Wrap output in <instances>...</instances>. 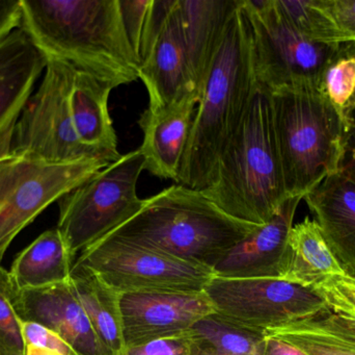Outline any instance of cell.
<instances>
[{"label": "cell", "instance_id": "e0dca14e", "mask_svg": "<svg viewBox=\"0 0 355 355\" xmlns=\"http://www.w3.org/2000/svg\"><path fill=\"white\" fill-rule=\"evenodd\" d=\"M198 99V94L192 92L164 110L141 114L139 124L144 140L139 149L145 170L178 183Z\"/></svg>", "mask_w": 355, "mask_h": 355}, {"label": "cell", "instance_id": "7a4b0ae2", "mask_svg": "<svg viewBox=\"0 0 355 355\" xmlns=\"http://www.w3.org/2000/svg\"><path fill=\"white\" fill-rule=\"evenodd\" d=\"M256 87L252 28L239 0L200 90L177 183L196 190L208 187Z\"/></svg>", "mask_w": 355, "mask_h": 355}, {"label": "cell", "instance_id": "f546056e", "mask_svg": "<svg viewBox=\"0 0 355 355\" xmlns=\"http://www.w3.org/2000/svg\"><path fill=\"white\" fill-rule=\"evenodd\" d=\"M315 289L324 298L331 312L355 320V279L335 275Z\"/></svg>", "mask_w": 355, "mask_h": 355}, {"label": "cell", "instance_id": "e575fe53", "mask_svg": "<svg viewBox=\"0 0 355 355\" xmlns=\"http://www.w3.org/2000/svg\"><path fill=\"white\" fill-rule=\"evenodd\" d=\"M341 171L355 181V135H350Z\"/></svg>", "mask_w": 355, "mask_h": 355}, {"label": "cell", "instance_id": "7402d4cb", "mask_svg": "<svg viewBox=\"0 0 355 355\" xmlns=\"http://www.w3.org/2000/svg\"><path fill=\"white\" fill-rule=\"evenodd\" d=\"M335 275H344L318 223L306 217L288 237L284 281L315 288Z\"/></svg>", "mask_w": 355, "mask_h": 355}, {"label": "cell", "instance_id": "8fae6325", "mask_svg": "<svg viewBox=\"0 0 355 355\" xmlns=\"http://www.w3.org/2000/svg\"><path fill=\"white\" fill-rule=\"evenodd\" d=\"M204 292L215 312L263 333L331 312L315 288L279 279L214 276Z\"/></svg>", "mask_w": 355, "mask_h": 355}, {"label": "cell", "instance_id": "8992f818", "mask_svg": "<svg viewBox=\"0 0 355 355\" xmlns=\"http://www.w3.org/2000/svg\"><path fill=\"white\" fill-rule=\"evenodd\" d=\"M252 28L257 85L268 93L318 90L340 45L314 41L285 18L275 0H242Z\"/></svg>", "mask_w": 355, "mask_h": 355}, {"label": "cell", "instance_id": "8d00e7d4", "mask_svg": "<svg viewBox=\"0 0 355 355\" xmlns=\"http://www.w3.org/2000/svg\"><path fill=\"white\" fill-rule=\"evenodd\" d=\"M346 45L348 46V48H349L350 51H352V53H354L355 56V43L346 44ZM352 135H355V114L354 117V129H352Z\"/></svg>", "mask_w": 355, "mask_h": 355}, {"label": "cell", "instance_id": "9a60e30c", "mask_svg": "<svg viewBox=\"0 0 355 355\" xmlns=\"http://www.w3.org/2000/svg\"><path fill=\"white\" fill-rule=\"evenodd\" d=\"M302 196L288 198L266 224L232 248L213 272L220 279H283L288 237Z\"/></svg>", "mask_w": 355, "mask_h": 355}, {"label": "cell", "instance_id": "44dd1931", "mask_svg": "<svg viewBox=\"0 0 355 355\" xmlns=\"http://www.w3.org/2000/svg\"><path fill=\"white\" fill-rule=\"evenodd\" d=\"M75 256L58 227L48 229L17 256L10 276L17 291H28L68 283Z\"/></svg>", "mask_w": 355, "mask_h": 355}, {"label": "cell", "instance_id": "d6986e66", "mask_svg": "<svg viewBox=\"0 0 355 355\" xmlns=\"http://www.w3.org/2000/svg\"><path fill=\"white\" fill-rule=\"evenodd\" d=\"M238 4L239 0H176L192 85L198 96Z\"/></svg>", "mask_w": 355, "mask_h": 355}, {"label": "cell", "instance_id": "5bb4252c", "mask_svg": "<svg viewBox=\"0 0 355 355\" xmlns=\"http://www.w3.org/2000/svg\"><path fill=\"white\" fill-rule=\"evenodd\" d=\"M175 4L176 0H166L149 53L139 68V79L149 95L150 112L164 110L196 92Z\"/></svg>", "mask_w": 355, "mask_h": 355}, {"label": "cell", "instance_id": "52a82bcc", "mask_svg": "<svg viewBox=\"0 0 355 355\" xmlns=\"http://www.w3.org/2000/svg\"><path fill=\"white\" fill-rule=\"evenodd\" d=\"M144 170L141 150H133L58 200L56 227L75 256L139 213L144 199L137 181Z\"/></svg>", "mask_w": 355, "mask_h": 355}, {"label": "cell", "instance_id": "1f68e13d", "mask_svg": "<svg viewBox=\"0 0 355 355\" xmlns=\"http://www.w3.org/2000/svg\"><path fill=\"white\" fill-rule=\"evenodd\" d=\"M121 355H191L186 333L179 337L156 340L143 345L125 348Z\"/></svg>", "mask_w": 355, "mask_h": 355}, {"label": "cell", "instance_id": "ffe728a7", "mask_svg": "<svg viewBox=\"0 0 355 355\" xmlns=\"http://www.w3.org/2000/svg\"><path fill=\"white\" fill-rule=\"evenodd\" d=\"M114 88L85 71H75L71 94V108L80 141L110 163L122 156L118 137L108 108Z\"/></svg>", "mask_w": 355, "mask_h": 355}, {"label": "cell", "instance_id": "30bf717a", "mask_svg": "<svg viewBox=\"0 0 355 355\" xmlns=\"http://www.w3.org/2000/svg\"><path fill=\"white\" fill-rule=\"evenodd\" d=\"M73 267L94 273L121 294L202 292L214 277L211 269L110 236L81 251Z\"/></svg>", "mask_w": 355, "mask_h": 355}, {"label": "cell", "instance_id": "5b68a950", "mask_svg": "<svg viewBox=\"0 0 355 355\" xmlns=\"http://www.w3.org/2000/svg\"><path fill=\"white\" fill-rule=\"evenodd\" d=\"M270 98L286 192L304 198L341 171L350 135L319 90H284Z\"/></svg>", "mask_w": 355, "mask_h": 355}, {"label": "cell", "instance_id": "4dcf8cb0", "mask_svg": "<svg viewBox=\"0 0 355 355\" xmlns=\"http://www.w3.org/2000/svg\"><path fill=\"white\" fill-rule=\"evenodd\" d=\"M21 327H22L23 339L26 346H37V347L45 348V349L60 352L64 355H77L72 347L58 333L44 325L31 322V321H22Z\"/></svg>", "mask_w": 355, "mask_h": 355}, {"label": "cell", "instance_id": "4fadbf2b", "mask_svg": "<svg viewBox=\"0 0 355 355\" xmlns=\"http://www.w3.org/2000/svg\"><path fill=\"white\" fill-rule=\"evenodd\" d=\"M12 306L21 320L51 329L77 355H114L96 335L69 281L44 289L16 291Z\"/></svg>", "mask_w": 355, "mask_h": 355}, {"label": "cell", "instance_id": "4316f807", "mask_svg": "<svg viewBox=\"0 0 355 355\" xmlns=\"http://www.w3.org/2000/svg\"><path fill=\"white\" fill-rule=\"evenodd\" d=\"M166 0H120L127 37L139 65L149 53Z\"/></svg>", "mask_w": 355, "mask_h": 355}, {"label": "cell", "instance_id": "9c48e42d", "mask_svg": "<svg viewBox=\"0 0 355 355\" xmlns=\"http://www.w3.org/2000/svg\"><path fill=\"white\" fill-rule=\"evenodd\" d=\"M110 163L85 158L49 163L8 156L0 160V263L15 238L48 206Z\"/></svg>", "mask_w": 355, "mask_h": 355}, {"label": "cell", "instance_id": "d4e9b609", "mask_svg": "<svg viewBox=\"0 0 355 355\" xmlns=\"http://www.w3.org/2000/svg\"><path fill=\"white\" fill-rule=\"evenodd\" d=\"M186 337L191 355H264L266 336L214 312L198 320Z\"/></svg>", "mask_w": 355, "mask_h": 355}, {"label": "cell", "instance_id": "836d02e7", "mask_svg": "<svg viewBox=\"0 0 355 355\" xmlns=\"http://www.w3.org/2000/svg\"><path fill=\"white\" fill-rule=\"evenodd\" d=\"M264 355H309L295 347L292 344L287 343L283 340L277 339V338L266 337L265 342Z\"/></svg>", "mask_w": 355, "mask_h": 355}, {"label": "cell", "instance_id": "7c38bea8", "mask_svg": "<svg viewBox=\"0 0 355 355\" xmlns=\"http://www.w3.org/2000/svg\"><path fill=\"white\" fill-rule=\"evenodd\" d=\"M125 347L179 337L215 312L202 292H146L121 294Z\"/></svg>", "mask_w": 355, "mask_h": 355}, {"label": "cell", "instance_id": "3957f363", "mask_svg": "<svg viewBox=\"0 0 355 355\" xmlns=\"http://www.w3.org/2000/svg\"><path fill=\"white\" fill-rule=\"evenodd\" d=\"M225 214L264 225L289 198L275 137L270 94L257 85L208 187L200 190Z\"/></svg>", "mask_w": 355, "mask_h": 355}, {"label": "cell", "instance_id": "d6a6232c", "mask_svg": "<svg viewBox=\"0 0 355 355\" xmlns=\"http://www.w3.org/2000/svg\"><path fill=\"white\" fill-rule=\"evenodd\" d=\"M20 21V0H0V40L18 28Z\"/></svg>", "mask_w": 355, "mask_h": 355}, {"label": "cell", "instance_id": "ac0fdd59", "mask_svg": "<svg viewBox=\"0 0 355 355\" xmlns=\"http://www.w3.org/2000/svg\"><path fill=\"white\" fill-rule=\"evenodd\" d=\"M302 199L344 275L355 279V181L340 171Z\"/></svg>", "mask_w": 355, "mask_h": 355}, {"label": "cell", "instance_id": "6da1fadb", "mask_svg": "<svg viewBox=\"0 0 355 355\" xmlns=\"http://www.w3.org/2000/svg\"><path fill=\"white\" fill-rule=\"evenodd\" d=\"M22 29L46 60H60L112 87L139 79L120 0H20Z\"/></svg>", "mask_w": 355, "mask_h": 355}, {"label": "cell", "instance_id": "83f0119b", "mask_svg": "<svg viewBox=\"0 0 355 355\" xmlns=\"http://www.w3.org/2000/svg\"><path fill=\"white\" fill-rule=\"evenodd\" d=\"M312 6L317 15L315 41L355 43V0H312Z\"/></svg>", "mask_w": 355, "mask_h": 355}, {"label": "cell", "instance_id": "ba28073f", "mask_svg": "<svg viewBox=\"0 0 355 355\" xmlns=\"http://www.w3.org/2000/svg\"><path fill=\"white\" fill-rule=\"evenodd\" d=\"M75 71L64 60H47L41 85L15 127L10 156L49 163L104 160L80 141L75 129L71 108Z\"/></svg>", "mask_w": 355, "mask_h": 355}, {"label": "cell", "instance_id": "603a6c76", "mask_svg": "<svg viewBox=\"0 0 355 355\" xmlns=\"http://www.w3.org/2000/svg\"><path fill=\"white\" fill-rule=\"evenodd\" d=\"M71 288L87 313L96 335L114 355L124 352L121 293L85 269H72Z\"/></svg>", "mask_w": 355, "mask_h": 355}, {"label": "cell", "instance_id": "2e32d148", "mask_svg": "<svg viewBox=\"0 0 355 355\" xmlns=\"http://www.w3.org/2000/svg\"><path fill=\"white\" fill-rule=\"evenodd\" d=\"M46 66L45 56L19 27L0 40V160L10 156L15 127Z\"/></svg>", "mask_w": 355, "mask_h": 355}, {"label": "cell", "instance_id": "d590c367", "mask_svg": "<svg viewBox=\"0 0 355 355\" xmlns=\"http://www.w3.org/2000/svg\"><path fill=\"white\" fill-rule=\"evenodd\" d=\"M26 355H64L60 352H52L45 348L37 347V346H26Z\"/></svg>", "mask_w": 355, "mask_h": 355}, {"label": "cell", "instance_id": "74e56055", "mask_svg": "<svg viewBox=\"0 0 355 355\" xmlns=\"http://www.w3.org/2000/svg\"><path fill=\"white\" fill-rule=\"evenodd\" d=\"M0 355H15L12 354H8V352H3V350L0 349Z\"/></svg>", "mask_w": 355, "mask_h": 355}, {"label": "cell", "instance_id": "277c9868", "mask_svg": "<svg viewBox=\"0 0 355 355\" xmlns=\"http://www.w3.org/2000/svg\"><path fill=\"white\" fill-rule=\"evenodd\" d=\"M259 226L225 214L200 190L176 183L144 199L139 213L107 236L213 270Z\"/></svg>", "mask_w": 355, "mask_h": 355}, {"label": "cell", "instance_id": "f1b7e54d", "mask_svg": "<svg viewBox=\"0 0 355 355\" xmlns=\"http://www.w3.org/2000/svg\"><path fill=\"white\" fill-rule=\"evenodd\" d=\"M16 291L10 272L0 265V349L15 355H26L22 320L12 306Z\"/></svg>", "mask_w": 355, "mask_h": 355}, {"label": "cell", "instance_id": "cb8c5ba5", "mask_svg": "<svg viewBox=\"0 0 355 355\" xmlns=\"http://www.w3.org/2000/svg\"><path fill=\"white\" fill-rule=\"evenodd\" d=\"M309 355H355V320L329 312L264 331Z\"/></svg>", "mask_w": 355, "mask_h": 355}, {"label": "cell", "instance_id": "484cf974", "mask_svg": "<svg viewBox=\"0 0 355 355\" xmlns=\"http://www.w3.org/2000/svg\"><path fill=\"white\" fill-rule=\"evenodd\" d=\"M318 90L352 135L355 114V56L346 44L340 45L337 53L327 65Z\"/></svg>", "mask_w": 355, "mask_h": 355}]
</instances>
